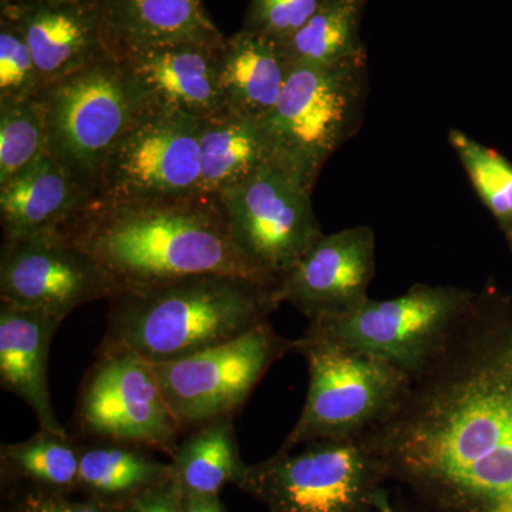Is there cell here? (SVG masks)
<instances>
[{
    "instance_id": "obj_29",
    "label": "cell",
    "mask_w": 512,
    "mask_h": 512,
    "mask_svg": "<svg viewBox=\"0 0 512 512\" xmlns=\"http://www.w3.org/2000/svg\"><path fill=\"white\" fill-rule=\"evenodd\" d=\"M328 0H249L242 28L282 43Z\"/></svg>"
},
{
    "instance_id": "obj_3",
    "label": "cell",
    "mask_w": 512,
    "mask_h": 512,
    "mask_svg": "<svg viewBox=\"0 0 512 512\" xmlns=\"http://www.w3.org/2000/svg\"><path fill=\"white\" fill-rule=\"evenodd\" d=\"M281 305L274 285L232 275L185 276L117 293L100 346L168 362L244 335Z\"/></svg>"
},
{
    "instance_id": "obj_28",
    "label": "cell",
    "mask_w": 512,
    "mask_h": 512,
    "mask_svg": "<svg viewBox=\"0 0 512 512\" xmlns=\"http://www.w3.org/2000/svg\"><path fill=\"white\" fill-rule=\"evenodd\" d=\"M43 84L32 52L18 26L0 15V100L39 97Z\"/></svg>"
},
{
    "instance_id": "obj_15",
    "label": "cell",
    "mask_w": 512,
    "mask_h": 512,
    "mask_svg": "<svg viewBox=\"0 0 512 512\" xmlns=\"http://www.w3.org/2000/svg\"><path fill=\"white\" fill-rule=\"evenodd\" d=\"M222 43H173L117 59L136 80L150 106L204 120L225 110L218 82Z\"/></svg>"
},
{
    "instance_id": "obj_30",
    "label": "cell",
    "mask_w": 512,
    "mask_h": 512,
    "mask_svg": "<svg viewBox=\"0 0 512 512\" xmlns=\"http://www.w3.org/2000/svg\"><path fill=\"white\" fill-rule=\"evenodd\" d=\"M126 504L104 503L84 497L72 500L69 494L33 487L16 485L3 512H124Z\"/></svg>"
},
{
    "instance_id": "obj_27",
    "label": "cell",
    "mask_w": 512,
    "mask_h": 512,
    "mask_svg": "<svg viewBox=\"0 0 512 512\" xmlns=\"http://www.w3.org/2000/svg\"><path fill=\"white\" fill-rule=\"evenodd\" d=\"M451 147L485 208L493 215L512 252V163L466 133L451 130Z\"/></svg>"
},
{
    "instance_id": "obj_11",
    "label": "cell",
    "mask_w": 512,
    "mask_h": 512,
    "mask_svg": "<svg viewBox=\"0 0 512 512\" xmlns=\"http://www.w3.org/2000/svg\"><path fill=\"white\" fill-rule=\"evenodd\" d=\"M312 192L274 158L220 194L239 249L269 284L278 286L323 235Z\"/></svg>"
},
{
    "instance_id": "obj_18",
    "label": "cell",
    "mask_w": 512,
    "mask_h": 512,
    "mask_svg": "<svg viewBox=\"0 0 512 512\" xmlns=\"http://www.w3.org/2000/svg\"><path fill=\"white\" fill-rule=\"evenodd\" d=\"M62 320L0 303V384L28 404L40 430L69 436L57 420L47 384L50 345Z\"/></svg>"
},
{
    "instance_id": "obj_22",
    "label": "cell",
    "mask_w": 512,
    "mask_h": 512,
    "mask_svg": "<svg viewBox=\"0 0 512 512\" xmlns=\"http://www.w3.org/2000/svg\"><path fill=\"white\" fill-rule=\"evenodd\" d=\"M174 474L173 463L157 460L148 448L94 440L80 446L77 491L104 503L126 504Z\"/></svg>"
},
{
    "instance_id": "obj_23",
    "label": "cell",
    "mask_w": 512,
    "mask_h": 512,
    "mask_svg": "<svg viewBox=\"0 0 512 512\" xmlns=\"http://www.w3.org/2000/svg\"><path fill=\"white\" fill-rule=\"evenodd\" d=\"M171 463L184 494L220 495L227 485H238L247 466L239 457L234 419L210 421L188 431Z\"/></svg>"
},
{
    "instance_id": "obj_32",
    "label": "cell",
    "mask_w": 512,
    "mask_h": 512,
    "mask_svg": "<svg viewBox=\"0 0 512 512\" xmlns=\"http://www.w3.org/2000/svg\"><path fill=\"white\" fill-rule=\"evenodd\" d=\"M184 512H227L220 495L184 494Z\"/></svg>"
},
{
    "instance_id": "obj_35",
    "label": "cell",
    "mask_w": 512,
    "mask_h": 512,
    "mask_svg": "<svg viewBox=\"0 0 512 512\" xmlns=\"http://www.w3.org/2000/svg\"><path fill=\"white\" fill-rule=\"evenodd\" d=\"M387 512H390L389 510H386Z\"/></svg>"
},
{
    "instance_id": "obj_20",
    "label": "cell",
    "mask_w": 512,
    "mask_h": 512,
    "mask_svg": "<svg viewBox=\"0 0 512 512\" xmlns=\"http://www.w3.org/2000/svg\"><path fill=\"white\" fill-rule=\"evenodd\" d=\"M292 64L281 43L239 29L225 37L218 55V82L225 110L268 120L284 92Z\"/></svg>"
},
{
    "instance_id": "obj_9",
    "label": "cell",
    "mask_w": 512,
    "mask_h": 512,
    "mask_svg": "<svg viewBox=\"0 0 512 512\" xmlns=\"http://www.w3.org/2000/svg\"><path fill=\"white\" fill-rule=\"evenodd\" d=\"M298 339L276 332L269 320L238 338L194 355L151 363L184 433L218 419H235L262 377Z\"/></svg>"
},
{
    "instance_id": "obj_31",
    "label": "cell",
    "mask_w": 512,
    "mask_h": 512,
    "mask_svg": "<svg viewBox=\"0 0 512 512\" xmlns=\"http://www.w3.org/2000/svg\"><path fill=\"white\" fill-rule=\"evenodd\" d=\"M124 512H184L183 487L174 474L128 501Z\"/></svg>"
},
{
    "instance_id": "obj_16",
    "label": "cell",
    "mask_w": 512,
    "mask_h": 512,
    "mask_svg": "<svg viewBox=\"0 0 512 512\" xmlns=\"http://www.w3.org/2000/svg\"><path fill=\"white\" fill-rule=\"evenodd\" d=\"M28 43L43 89L106 55L99 16L80 0H18L0 8Z\"/></svg>"
},
{
    "instance_id": "obj_24",
    "label": "cell",
    "mask_w": 512,
    "mask_h": 512,
    "mask_svg": "<svg viewBox=\"0 0 512 512\" xmlns=\"http://www.w3.org/2000/svg\"><path fill=\"white\" fill-rule=\"evenodd\" d=\"M3 484L33 485L57 493L79 490L80 446L69 436L40 430L36 436L0 448Z\"/></svg>"
},
{
    "instance_id": "obj_26",
    "label": "cell",
    "mask_w": 512,
    "mask_h": 512,
    "mask_svg": "<svg viewBox=\"0 0 512 512\" xmlns=\"http://www.w3.org/2000/svg\"><path fill=\"white\" fill-rule=\"evenodd\" d=\"M49 154L45 104L39 97L0 100V187Z\"/></svg>"
},
{
    "instance_id": "obj_10",
    "label": "cell",
    "mask_w": 512,
    "mask_h": 512,
    "mask_svg": "<svg viewBox=\"0 0 512 512\" xmlns=\"http://www.w3.org/2000/svg\"><path fill=\"white\" fill-rule=\"evenodd\" d=\"M76 421L93 440L134 444L173 458L184 433L147 359L121 348L100 346L87 370Z\"/></svg>"
},
{
    "instance_id": "obj_2",
    "label": "cell",
    "mask_w": 512,
    "mask_h": 512,
    "mask_svg": "<svg viewBox=\"0 0 512 512\" xmlns=\"http://www.w3.org/2000/svg\"><path fill=\"white\" fill-rule=\"evenodd\" d=\"M57 229L92 256L113 282L116 295L205 274L272 285L239 249L220 195L93 198Z\"/></svg>"
},
{
    "instance_id": "obj_14",
    "label": "cell",
    "mask_w": 512,
    "mask_h": 512,
    "mask_svg": "<svg viewBox=\"0 0 512 512\" xmlns=\"http://www.w3.org/2000/svg\"><path fill=\"white\" fill-rule=\"evenodd\" d=\"M375 252V232L366 225L323 234L279 281V302L291 303L308 322L352 311L369 298Z\"/></svg>"
},
{
    "instance_id": "obj_7",
    "label": "cell",
    "mask_w": 512,
    "mask_h": 512,
    "mask_svg": "<svg viewBox=\"0 0 512 512\" xmlns=\"http://www.w3.org/2000/svg\"><path fill=\"white\" fill-rule=\"evenodd\" d=\"M474 296L457 286L416 284L397 298H367L352 311L313 320L306 330L387 360L414 377L444 348Z\"/></svg>"
},
{
    "instance_id": "obj_33",
    "label": "cell",
    "mask_w": 512,
    "mask_h": 512,
    "mask_svg": "<svg viewBox=\"0 0 512 512\" xmlns=\"http://www.w3.org/2000/svg\"><path fill=\"white\" fill-rule=\"evenodd\" d=\"M18 2V0H0V8L2 6L10 5V3Z\"/></svg>"
},
{
    "instance_id": "obj_4",
    "label": "cell",
    "mask_w": 512,
    "mask_h": 512,
    "mask_svg": "<svg viewBox=\"0 0 512 512\" xmlns=\"http://www.w3.org/2000/svg\"><path fill=\"white\" fill-rule=\"evenodd\" d=\"M40 99L50 156L94 198L111 153L150 103L110 53L49 84Z\"/></svg>"
},
{
    "instance_id": "obj_13",
    "label": "cell",
    "mask_w": 512,
    "mask_h": 512,
    "mask_svg": "<svg viewBox=\"0 0 512 512\" xmlns=\"http://www.w3.org/2000/svg\"><path fill=\"white\" fill-rule=\"evenodd\" d=\"M116 288L96 261L59 229L8 241L0 256V302L63 320Z\"/></svg>"
},
{
    "instance_id": "obj_17",
    "label": "cell",
    "mask_w": 512,
    "mask_h": 512,
    "mask_svg": "<svg viewBox=\"0 0 512 512\" xmlns=\"http://www.w3.org/2000/svg\"><path fill=\"white\" fill-rule=\"evenodd\" d=\"M93 6L107 52L116 57L173 43L225 40L202 0H96Z\"/></svg>"
},
{
    "instance_id": "obj_21",
    "label": "cell",
    "mask_w": 512,
    "mask_h": 512,
    "mask_svg": "<svg viewBox=\"0 0 512 512\" xmlns=\"http://www.w3.org/2000/svg\"><path fill=\"white\" fill-rule=\"evenodd\" d=\"M201 192L220 195L275 158L268 121L221 111L201 120Z\"/></svg>"
},
{
    "instance_id": "obj_6",
    "label": "cell",
    "mask_w": 512,
    "mask_h": 512,
    "mask_svg": "<svg viewBox=\"0 0 512 512\" xmlns=\"http://www.w3.org/2000/svg\"><path fill=\"white\" fill-rule=\"evenodd\" d=\"M295 352L308 363L309 389L284 453L313 441L359 439L392 412L412 382L393 363L309 330Z\"/></svg>"
},
{
    "instance_id": "obj_25",
    "label": "cell",
    "mask_w": 512,
    "mask_h": 512,
    "mask_svg": "<svg viewBox=\"0 0 512 512\" xmlns=\"http://www.w3.org/2000/svg\"><path fill=\"white\" fill-rule=\"evenodd\" d=\"M367 0H328L281 43L291 64H335L366 53L362 20Z\"/></svg>"
},
{
    "instance_id": "obj_1",
    "label": "cell",
    "mask_w": 512,
    "mask_h": 512,
    "mask_svg": "<svg viewBox=\"0 0 512 512\" xmlns=\"http://www.w3.org/2000/svg\"><path fill=\"white\" fill-rule=\"evenodd\" d=\"M360 440L440 507H512V292L485 285L392 412Z\"/></svg>"
},
{
    "instance_id": "obj_8",
    "label": "cell",
    "mask_w": 512,
    "mask_h": 512,
    "mask_svg": "<svg viewBox=\"0 0 512 512\" xmlns=\"http://www.w3.org/2000/svg\"><path fill=\"white\" fill-rule=\"evenodd\" d=\"M376 458L360 439L305 444L247 466L237 487L269 512H370L379 504Z\"/></svg>"
},
{
    "instance_id": "obj_5",
    "label": "cell",
    "mask_w": 512,
    "mask_h": 512,
    "mask_svg": "<svg viewBox=\"0 0 512 512\" xmlns=\"http://www.w3.org/2000/svg\"><path fill=\"white\" fill-rule=\"evenodd\" d=\"M367 93L366 53L335 64H292L266 120L275 160L315 190L329 158L362 127Z\"/></svg>"
},
{
    "instance_id": "obj_12",
    "label": "cell",
    "mask_w": 512,
    "mask_h": 512,
    "mask_svg": "<svg viewBox=\"0 0 512 512\" xmlns=\"http://www.w3.org/2000/svg\"><path fill=\"white\" fill-rule=\"evenodd\" d=\"M201 120L148 106L114 148L99 200H148L201 192Z\"/></svg>"
},
{
    "instance_id": "obj_19",
    "label": "cell",
    "mask_w": 512,
    "mask_h": 512,
    "mask_svg": "<svg viewBox=\"0 0 512 512\" xmlns=\"http://www.w3.org/2000/svg\"><path fill=\"white\" fill-rule=\"evenodd\" d=\"M92 200L93 195L47 154L0 187L3 239L16 241L60 228Z\"/></svg>"
},
{
    "instance_id": "obj_34",
    "label": "cell",
    "mask_w": 512,
    "mask_h": 512,
    "mask_svg": "<svg viewBox=\"0 0 512 512\" xmlns=\"http://www.w3.org/2000/svg\"><path fill=\"white\" fill-rule=\"evenodd\" d=\"M80 2L90 3V5H94V2H96V0H80Z\"/></svg>"
}]
</instances>
